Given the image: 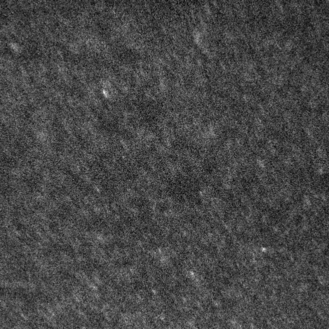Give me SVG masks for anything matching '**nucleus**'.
Listing matches in <instances>:
<instances>
[{
    "mask_svg": "<svg viewBox=\"0 0 329 329\" xmlns=\"http://www.w3.org/2000/svg\"><path fill=\"white\" fill-rule=\"evenodd\" d=\"M138 116L140 122L146 127H153L160 122L165 113L163 106L155 99H146L138 105Z\"/></svg>",
    "mask_w": 329,
    "mask_h": 329,
    "instance_id": "1",
    "label": "nucleus"
},
{
    "mask_svg": "<svg viewBox=\"0 0 329 329\" xmlns=\"http://www.w3.org/2000/svg\"><path fill=\"white\" fill-rule=\"evenodd\" d=\"M116 60L126 65H134L140 60V54L137 50L127 46H121L115 48V52Z\"/></svg>",
    "mask_w": 329,
    "mask_h": 329,
    "instance_id": "2",
    "label": "nucleus"
},
{
    "mask_svg": "<svg viewBox=\"0 0 329 329\" xmlns=\"http://www.w3.org/2000/svg\"><path fill=\"white\" fill-rule=\"evenodd\" d=\"M98 128L105 134H116L119 129L118 122L111 118H102L98 122Z\"/></svg>",
    "mask_w": 329,
    "mask_h": 329,
    "instance_id": "3",
    "label": "nucleus"
},
{
    "mask_svg": "<svg viewBox=\"0 0 329 329\" xmlns=\"http://www.w3.org/2000/svg\"><path fill=\"white\" fill-rule=\"evenodd\" d=\"M3 103V96L2 95L0 94V105H2Z\"/></svg>",
    "mask_w": 329,
    "mask_h": 329,
    "instance_id": "4",
    "label": "nucleus"
}]
</instances>
